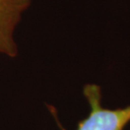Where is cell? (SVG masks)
<instances>
[{
    "label": "cell",
    "mask_w": 130,
    "mask_h": 130,
    "mask_svg": "<svg viewBox=\"0 0 130 130\" xmlns=\"http://www.w3.org/2000/svg\"><path fill=\"white\" fill-rule=\"evenodd\" d=\"M83 93L90 106V113L79 122L76 130H124L130 123V105L109 109L101 104V90L95 84H88Z\"/></svg>",
    "instance_id": "obj_1"
},
{
    "label": "cell",
    "mask_w": 130,
    "mask_h": 130,
    "mask_svg": "<svg viewBox=\"0 0 130 130\" xmlns=\"http://www.w3.org/2000/svg\"><path fill=\"white\" fill-rule=\"evenodd\" d=\"M31 0H0V54L9 58L18 55L14 30Z\"/></svg>",
    "instance_id": "obj_2"
}]
</instances>
